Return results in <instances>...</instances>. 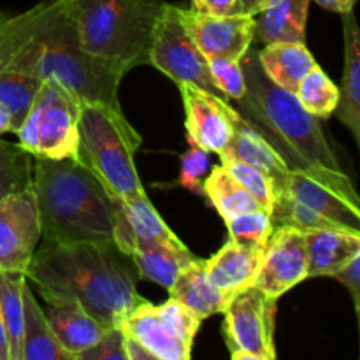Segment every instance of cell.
<instances>
[{"label":"cell","instance_id":"cell-1","mask_svg":"<svg viewBox=\"0 0 360 360\" xmlns=\"http://www.w3.org/2000/svg\"><path fill=\"white\" fill-rule=\"evenodd\" d=\"M0 69L58 81L83 102L123 115L118 88L127 70L84 51L67 0H46L16 16L0 14Z\"/></svg>","mask_w":360,"mask_h":360},{"label":"cell","instance_id":"cell-2","mask_svg":"<svg viewBox=\"0 0 360 360\" xmlns=\"http://www.w3.org/2000/svg\"><path fill=\"white\" fill-rule=\"evenodd\" d=\"M25 276L44 301H69L94 316L102 329L122 327L144 301L137 294V269L115 243L42 241Z\"/></svg>","mask_w":360,"mask_h":360},{"label":"cell","instance_id":"cell-3","mask_svg":"<svg viewBox=\"0 0 360 360\" xmlns=\"http://www.w3.org/2000/svg\"><path fill=\"white\" fill-rule=\"evenodd\" d=\"M246 94L234 101L238 111L276 151L290 171L306 172L347 199L359 202L350 178L334 157L319 118L306 111L297 95L274 84L264 72L259 49L250 48L241 60Z\"/></svg>","mask_w":360,"mask_h":360},{"label":"cell","instance_id":"cell-4","mask_svg":"<svg viewBox=\"0 0 360 360\" xmlns=\"http://www.w3.org/2000/svg\"><path fill=\"white\" fill-rule=\"evenodd\" d=\"M32 192L41 238L49 243H111L112 195L72 158L34 157Z\"/></svg>","mask_w":360,"mask_h":360},{"label":"cell","instance_id":"cell-5","mask_svg":"<svg viewBox=\"0 0 360 360\" xmlns=\"http://www.w3.org/2000/svg\"><path fill=\"white\" fill-rule=\"evenodd\" d=\"M164 6L158 0H67L84 51L127 72L150 62Z\"/></svg>","mask_w":360,"mask_h":360},{"label":"cell","instance_id":"cell-6","mask_svg":"<svg viewBox=\"0 0 360 360\" xmlns=\"http://www.w3.org/2000/svg\"><path fill=\"white\" fill-rule=\"evenodd\" d=\"M139 146L141 136L125 115L81 101L76 162L84 165L112 197L132 199L146 193L134 164Z\"/></svg>","mask_w":360,"mask_h":360},{"label":"cell","instance_id":"cell-7","mask_svg":"<svg viewBox=\"0 0 360 360\" xmlns=\"http://www.w3.org/2000/svg\"><path fill=\"white\" fill-rule=\"evenodd\" d=\"M81 98L53 79H44L18 129L20 144L42 158H72L77 153Z\"/></svg>","mask_w":360,"mask_h":360},{"label":"cell","instance_id":"cell-8","mask_svg":"<svg viewBox=\"0 0 360 360\" xmlns=\"http://www.w3.org/2000/svg\"><path fill=\"white\" fill-rule=\"evenodd\" d=\"M202 320L176 299L151 304L144 299L123 322V329L136 338L157 360H190L193 340Z\"/></svg>","mask_w":360,"mask_h":360},{"label":"cell","instance_id":"cell-9","mask_svg":"<svg viewBox=\"0 0 360 360\" xmlns=\"http://www.w3.org/2000/svg\"><path fill=\"white\" fill-rule=\"evenodd\" d=\"M155 69L171 77L176 84H192L213 97L232 104L231 98L217 86L207 58L199 51L178 14V7L165 4L157 21L150 62Z\"/></svg>","mask_w":360,"mask_h":360},{"label":"cell","instance_id":"cell-10","mask_svg":"<svg viewBox=\"0 0 360 360\" xmlns=\"http://www.w3.org/2000/svg\"><path fill=\"white\" fill-rule=\"evenodd\" d=\"M278 297L255 285L231 299L224 309V336L232 360H274Z\"/></svg>","mask_w":360,"mask_h":360},{"label":"cell","instance_id":"cell-11","mask_svg":"<svg viewBox=\"0 0 360 360\" xmlns=\"http://www.w3.org/2000/svg\"><path fill=\"white\" fill-rule=\"evenodd\" d=\"M41 241L37 202L32 190L0 200V271L25 274Z\"/></svg>","mask_w":360,"mask_h":360},{"label":"cell","instance_id":"cell-12","mask_svg":"<svg viewBox=\"0 0 360 360\" xmlns=\"http://www.w3.org/2000/svg\"><path fill=\"white\" fill-rule=\"evenodd\" d=\"M308 280L304 232L295 227H274L262 252L255 287L280 299L288 290Z\"/></svg>","mask_w":360,"mask_h":360},{"label":"cell","instance_id":"cell-13","mask_svg":"<svg viewBox=\"0 0 360 360\" xmlns=\"http://www.w3.org/2000/svg\"><path fill=\"white\" fill-rule=\"evenodd\" d=\"M178 14L186 32L206 58L225 56L241 62L253 42L252 14L213 16L197 9H181Z\"/></svg>","mask_w":360,"mask_h":360},{"label":"cell","instance_id":"cell-14","mask_svg":"<svg viewBox=\"0 0 360 360\" xmlns=\"http://www.w3.org/2000/svg\"><path fill=\"white\" fill-rule=\"evenodd\" d=\"M176 239L178 236L155 211L146 193L132 199L112 197V243L125 255Z\"/></svg>","mask_w":360,"mask_h":360},{"label":"cell","instance_id":"cell-15","mask_svg":"<svg viewBox=\"0 0 360 360\" xmlns=\"http://www.w3.org/2000/svg\"><path fill=\"white\" fill-rule=\"evenodd\" d=\"M186 112L188 143L210 153L221 155L234 134L231 112L234 104L213 97L192 84H178Z\"/></svg>","mask_w":360,"mask_h":360},{"label":"cell","instance_id":"cell-16","mask_svg":"<svg viewBox=\"0 0 360 360\" xmlns=\"http://www.w3.org/2000/svg\"><path fill=\"white\" fill-rule=\"evenodd\" d=\"M281 193H287L299 202L306 204L313 211L336 224L338 227L360 232V204L347 199L340 192L306 172H288Z\"/></svg>","mask_w":360,"mask_h":360},{"label":"cell","instance_id":"cell-17","mask_svg":"<svg viewBox=\"0 0 360 360\" xmlns=\"http://www.w3.org/2000/svg\"><path fill=\"white\" fill-rule=\"evenodd\" d=\"M231 120L234 134H232L224 153L220 155V160L245 162V164L259 169L273 181L274 197H276L278 193L283 192L285 179H287L290 169L285 165L280 155L259 136V132L239 115L236 108L232 109Z\"/></svg>","mask_w":360,"mask_h":360},{"label":"cell","instance_id":"cell-18","mask_svg":"<svg viewBox=\"0 0 360 360\" xmlns=\"http://www.w3.org/2000/svg\"><path fill=\"white\" fill-rule=\"evenodd\" d=\"M308 278L334 276L360 255V232L350 229H313L304 232Z\"/></svg>","mask_w":360,"mask_h":360},{"label":"cell","instance_id":"cell-19","mask_svg":"<svg viewBox=\"0 0 360 360\" xmlns=\"http://www.w3.org/2000/svg\"><path fill=\"white\" fill-rule=\"evenodd\" d=\"M311 0H269L253 14V41L267 44H306V21Z\"/></svg>","mask_w":360,"mask_h":360},{"label":"cell","instance_id":"cell-20","mask_svg":"<svg viewBox=\"0 0 360 360\" xmlns=\"http://www.w3.org/2000/svg\"><path fill=\"white\" fill-rule=\"evenodd\" d=\"M42 311L60 347L72 355L74 360H77L81 352L95 345V341L104 333L101 323L76 302L48 299Z\"/></svg>","mask_w":360,"mask_h":360},{"label":"cell","instance_id":"cell-21","mask_svg":"<svg viewBox=\"0 0 360 360\" xmlns=\"http://www.w3.org/2000/svg\"><path fill=\"white\" fill-rule=\"evenodd\" d=\"M262 252L248 250L229 239L211 259L204 260L206 273L218 290L224 292L231 301L234 295L255 283Z\"/></svg>","mask_w":360,"mask_h":360},{"label":"cell","instance_id":"cell-22","mask_svg":"<svg viewBox=\"0 0 360 360\" xmlns=\"http://www.w3.org/2000/svg\"><path fill=\"white\" fill-rule=\"evenodd\" d=\"M167 290L172 299L186 306L200 320L210 319L217 313H224V309L231 302L224 292L214 287L206 273L204 260L199 259H193L192 262L186 264L176 274L174 281Z\"/></svg>","mask_w":360,"mask_h":360},{"label":"cell","instance_id":"cell-23","mask_svg":"<svg viewBox=\"0 0 360 360\" xmlns=\"http://www.w3.org/2000/svg\"><path fill=\"white\" fill-rule=\"evenodd\" d=\"M334 115L360 143V37L354 9L345 13V70Z\"/></svg>","mask_w":360,"mask_h":360},{"label":"cell","instance_id":"cell-24","mask_svg":"<svg viewBox=\"0 0 360 360\" xmlns=\"http://www.w3.org/2000/svg\"><path fill=\"white\" fill-rule=\"evenodd\" d=\"M23 340H21V360H74L67 354L53 334L44 311L37 304L27 280L23 283Z\"/></svg>","mask_w":360,"mask_h":360},{"label":"cell","instance_id":"cell-25","mask_svg":"<svg viewBox=\"0 0 360 360\" xmlns=\"http://www.w3.org/2000/svg\"><path fill=\"white\" fill-rule=\"evenodd\" d=\"M259 60L266 76L283 90L295 94L302 77L315 65V58L311 56L306 44L295 42H281V44H267L260 51Z\"/></svg>","mask_w":360,"mask_h":360},{"label":"cell","instance_id":"cell-26","mask_svg":"<svg viewBox=\"0 0 360 360\" xmlns=\"http://www.w3.org/2000/svg\"><path fill=\"white\" fill-rule=\"evenodd\" d=\"M130 259H132L137 274L141 278L169 288L174 281L176 274L186 264L192 262L195 257L190 253V250L179 239H176V241L155 245L151 248L143 250V252H136Z\"/></svg>","mask_w":360,"mask_h":360},{"label":"cell","instance_id":"cell-27","mask_svg":"<svg viewBox=\"0 0 360 360\" xmlns=\"http://www.w3.org/2000/svg\"><path fill=\"white\" fill-rule=\"evenodd\" d=\"M202 193L217 207L224 220L234 218L241 213H248V211L262 210L260 204L250 195L248 190L221 164L214 165L211 174L202 183Z\"/></svg>","mask_w":360,"mask_h":360},{"label":"cell","instance_id":"cell-28","mask_svg":"<svg viewBox=\"0 0 360 360\" xmlns=\"http://www.w3.org/2000/svg\"><path fill=\"white\" fill-rule=\"evenodd\" d=\"M25 274L0 271V316L6 327L11 360H21V340H23V283Z\"/></svg>","mask_w":360,"mask_h":360},{"label":"cell","instance_id":"cell-29","mask_svg":"<svg viewBox=\"0 0 360 360\" xmlns=\"http://www.w3.org/2000/svg\"><path fill=\"white\" fill-rule=\"evenodd\" d=\"M32 155L21 144L0 139V200L32 188Z\"/></svg>","mask_w":360,"mask_h":360},{"label":"cell","instance_id":"cell-30","mask_svg":"<svg viewBox=\"0 0 360 360\" xmlns=\"http://www.w3.org/2000/svg\"><path fill=\"white\" fill-rule=\"evenodd\" d=\"M41 83L42 81L39 77L30 74L13 69H0V102H4L13 115L14 134L23 123Z\"/></svg>","mask_w":360,"mask_h":360},{"label":"cell","instance_id":"cell-31","mask_svg":"<svg viewBox=\"0 0 360 360\" xmlns=\"http://www.w3.org/2000/svg\"><path fill=\"white\" fill-rule=\"evenodd\" d=\"M295 95L302 108L316 118H329L340 102V88L320 69V65L313 67L302 77Z\"/></svg>","mask_w":360,"mask_h":360},{"label":"cell","instance_id":"cell-32","mask_svg":"<svg viewBox=\"0 0 360 360\" xmlns=\"http://www.w3.org/2000/svg\"><path fill=\"white\" fill-rule=\"evenodd\" d=\"M225 224H227L231 241L248 250H255V252H264L274 231L271 214L262 210L241 213L225 220Z\"/></svg>","mask_w":360,"mask_h":360},{"label":"cell","instance_id":"cell-33","mask_svg":"<svg viewBox=\"0 0 360 360\" xmlns=\"http://www.w3.org/2000/svg\"><path fill=\"white\" fill-rule=\"evenodd\" d=\"M225 169L248 190L250 195L260 204L266 213L271 214L274 202V186L273 181L267 178L264 172H260L259 169L252 167V165L245 164V162L238 160H224L221 162Z\"/></svg>","mask_w":360,"mask_h":360},{"label":"cell","instance_id":"cell-34","mask_svg":"<svg viewBox=\"0 0 360 360\" xmlns=\"http://www.w3.org/2000/svg\"><path fill=\"white\" fill-rule=\"evenodd\" d=\"M207 63H210L211 76H213L217 86L231 98L232 104L246 94L241 62L225 58V56H211V58H207Z\"/></svg>","mask_w":360,"mask_h":360},{"label":"cell","instance_id":"cell-35","mask_svg":"<svg viewBox=\"0 0 360 360\" xmlns=\"http://www.w3.org/2000/svg\"><path fill=\"white\" fill-rule=\"evenodd\" d=\"M77 360H127L123 326L104 330L95 345L77 355Z\"/></svg>","mask_w":360,"mask_h":360},{"label":"cell","instance_id":"cell-36","mask_svg":"<svg viewBox=\"0 0 360 360\" xmlns=\"http://www.w3.org/2000/svg\"><path fill=\"white\" fill-rule=\"evenodd\" d=\"M210 167V151L190 144V150L181 157V178L179 183L192 192H202L204 176Z\"/></svg>","mask_w":360,"mask_h":360},{"label":"cell","instance_id":"cell-37","mask_svg":"<svg viewBox=\"0 0 360 360\" xmlns=\"http://www.w3.org/2000/svg\"><path fill=\"white\" fill-rule=\"evenodd\" d=\"M333 278H336L338 281L345 285V287L350 290L352 299H354L355 313H360V255L352 259L343 269L338 271Z\"/></svg>","mask_w":360,"mask_h":360},{"label":"cell","instance_id":"cell-38","mask_svg":"<svg viewBox=\"0 0 360 360\" xmlns=\"http://www.w3.org/2000/svg\"><path fill=\"white\" fill-rule=\"evenodd\" d=\"M197 11L213 14V16H232L239 13V0H199L195 4Z\"/></svg>","mask_w":360,"mask_h":360},{"label":"cell","instance_id":"cell-39","mask_svg":"<svg viewBox=\"0 0 360 360\" xmlns=\"http://www.w3.org/2000/svg\"><path fill=\"white\" fill-rule=\"evenodd\" d=\"M125 352L127 360H157L150 350H146V348H144L136 338L130 336L129 333H125Z\"/></svg>","mask_w":360,"mask_h":360},{"label":"cell","instance_id":"cell-40","mask_svg":"<svg viewBox=\"0 0 360 360\" xmlns=\"http://www.w3.org/2000/svg\"><path fill=\"white\" fill-rule=\"evenodd\" d=\"M319 6H322L323 9L327 11H333V13H348V11L354 9L355 2L357 0H315Z\"/></svg>","mask_w":360,"mask_h":360},{"label":"cell","instance_id":"cell-41","mask_svg":"<svg viewBox=\"0 0 360 360\" xmlns=\"http://www.w3.org/2000/svg\"><path fill=\"white\" fill-rule=\"evenodd\" d=\"M269 0H239V13L241 14H255L262 9Z\"/></svg>","mask_w":360,"mask_h":360},{"label":"cell","instance_id":"cell-42","mask_svg":"<svg viewBox=\"0 0 360 360\" xmlns=\"http://www.w3.org/2000/svg\"><path fill=\"white\" fill-rule=\"evenodd\" d=\"M6 132H13V115L4 102H0V136Z\"/></svg>","mask_w":360,"mask_h":360},{"label":"cell","instance_id":"cell-43","mask_svg":"<svg viewBox=\"0 0 360 360\" xmlns=\"http://www.w3.org/2000/svg\"><path fill=\"white\" fill-rule=\"evenodd\" d=\"M0 360H11L9 343H7V334L2 322V316H0Z\"/></svg>","mask_w":360,"mask_h":360},{"label":"cell","instance_id":"cell-44","mask_svg":"<svg viewBox=\"0 0 360 360\" xmlns=\"http://www.w3.org/2000/svg\"><path fill=\"white\" fill-rule=\"evenodd\" d=\"M197 2H199V0H193V4H197Z\"/></svg>","mask_w":360,"mask_h":360}]
</instances>
